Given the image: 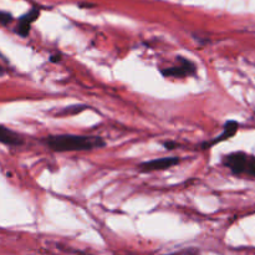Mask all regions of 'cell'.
Here are the masks:
<instances>
[{
  "label": "cell",
  "instance_id": "9",
  "mask_svg": "<svg viewBox=\"0 0 255 255\" xmlns=\"http://www.w3.org/2000/svg\"><path fill=\"white\" fill-rule=\"evenodd\" d=\"M163 255H201V252L197 248H187L183 249V251L174 252V253L171 254H163Z\"/></svg>",
  "mask_w": 255,
  "mask_h": 255
},
{
  "label": "cell",
  "instance_id": "10",
  "mask_svg": "<svg viewBox=\"0 0 255 255\" xmlns=\"http://www.w3.org/2000/svg\"><path fill=\"white\" fill-rule=\"evenodd\" d=\"M11 21H12V15L10 14V12L0 10V24L6 26V25H9Z\"/></svg>",
  "mask_w": 255,
  "mask_h": 255
},
{
  "label": "cell",
  "instance_id": "8",
  "mask_svg": "<svg viewBox=\"0 0 255 255\" xmlns=\"http://www.w3.org/2000/svg\"><path fill=\"white\" fill-rule=\"evenodd\" d=\"M89 107L85 106V105H74V106H69L62 109L61 111H59L56 114V116L59 117H65V116H75L77 114H81L85 110H87Z\"/></svg>",
  "mask_w": 255,
  "mask_h": 255
},
{
  "label": "cell",
  "instance_id": "12",
  "mask_svg": "<svg viewBox=\"0 0 255 255\" xmlns=\"http://www.w3.org/2000/svg\"><path fill=\"white\" fill-rule=\"evenodd\" d=\"M177 146H178V144H177L176 142H166V143H164V147H166L167 149H174L177 148Z\"/></svg>",
  "mask_w": 255,
  "mask_h": 255
},
{
  "label": "cell",
  "instance_id": "7",
  "mask_svg": "<svg viewBox=\"0 0 255 255\" xmlns=\"http://www.w3.org/2000/svg\"><path fill=\"white\" fill-rule=\"evenodd\" d=\"M0 143L6 146H21L24 143V138L12 129L0 125Z\"/></svg>",
  "mask_w": 255,
  "mask_h": 255
},
{
  "label": "cell",
  "instance_id": "3",
  "mask_svg": "<svg viewBox=\"0 0 255 255\" xmlns=\"http://www.w3.org/2000/svg\"><path fill=\"white\" fill-rule=\"evenodd\" d=\"M197 71V67L193 62L186 57H177L176 65L173 66L162 69L161 72L164 77H176V79H183V77L194 76Z\"/></svg>",
  "mask_w": 255,
  "mask_h": 255
},
{
  "label": "cell",
  "instance_id": "4",
  "mask_svg": "<svg viewBox=\"0 0 255 255\" xmlns=\"http://www.w3.org/2000/svg\"><path fill=\"white\" fill-rule=\"evenodd\" d=\"M181 162L179 157H162V158L151 159V161H144L137 166L139 172L142 173H149V172L164 171L171 167L176 166Z\"/></svg>",
  "mask_w": 255,
  "mask_h": 255
},
{
  "label": "cell",
  "instance_id": "11",
  "mask_svg": "<svg viewBox=\"0 0 255 255\" xmlns=\"http://www.w3.org/2000/svg\"><path fill=\"white\" fill-rule=\"evenodd\" d=\"M247 177H249L251 179H255V156L251 157V162H249Z\"/></svg>",
  "mask_w": 255,
  "mask_h": 255
},
{
  "label": "cell",
  "instance_id": "5",
  "mask_svg": "<svg viewBox=\"0 0 255 255\" xmlns=\"http://www.w3.org/2000/svg\"><path fill=\"white\" fill-rule=\"evenodd\" d=\"M40 16V10L36 7H32L31 10L22 15L19 19V22L16 25V34L21 37H27L30 34V29H31V24Z\"/></svg>",
  "mask_w": 255,
  "mask_h": 255
},
{
  "label": "cell",
  "instance_id": "1",
  "mask_svg": "<svg viewBox=\"0 0 255 255\" xmlns=\"http://www.w3.org/2000/svg\"><path fill=\"white\" fill-rule=\"evenodd\" d=\"M42 143L54 152H80L92 151L106 146V142L97 136H82V134H52L45 137Z\"/></svg>",
  "mask_w": 255,
  "mask_h": 255
},
{
  "label": "cell",
  "instance_id": "6",
  "mask_svg": "<svg viewBox=\"0 0 255 255\" xmlns=\"http://www.w3.org/2000/svg\"><path fill=\"white\" fill-rule=\"evenodd\" d=\"M238 129H239V124L237 121H227L226 124H224V126H223V132H222L221 134H219V136H217L216 138H213L212 139V141H209V142H206V143H203V148L206 149V148H211L212 146H214V144H217V143H221V142H224V141H227V139H229V138H232V137L234 136V134L237 133V132H238Z\"/></svg>",
  "mask_w": 255,
  "mask_h": 255
},
{
  "label": "cell",
  "instance_id": "2",
  "mask_svg": "<svg viewBox=\"0 0 255 255\" xmlns=\"http://www.w3.org/2000/svg\"><path fill=\"white\" fill-rule=\"evenodd\" d=\"M252 154L246 152H233L223 157V164L234 176H247Z\"/></svg>",
  "mask_w": 255,
  "mask_h": 255
},
{
  "label": "cell",
  "instance_id": "13",
  "mask_svg": "<svg viewBox=\"0 0 255 255\" xmlns=\"http://www.w3.org/2000/svg\"><path fill=\"white\" fill-rule=\"evenodd\" d=\"M50 59H51L52 62L60 61V55H57V56H51V57H50Z\"/></svg>",
  "mask_w": 255,
  "mask_h": 255
}]
</instances>
